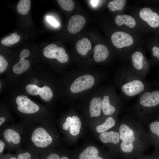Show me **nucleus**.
Masks as SVG:
<instances>
[{"label":"nucleus","instance_id":"nucleus-35","mask_svg":"<svg viewBox=\"0 0 159 159\" xmlns=\"http://www.w3.org/2000/svg\"><path fill=\"white\" fill-rule=\"evenodd\" d=\"M60 157L57 154L52 153L45 157L44 159H60Z\"/></svg>","mask_w":159,"mask_h":159},{"label":"nucleus","instance_id":"nucleus-28","mask_svg":"<svg viewBox=\"0 0 159 159\" xmlns=\"http://www.w3.org/2000/svg\"><path fill=\"white\" fill-rule=\"evenodd\" d=\"M58 3L61 7L63 9L70 11L74 7V4L72 0H58Z\"/></svg>","mask_w":159,"mask_h":159},{"label":"nucleus","instance_id":"nucleus-24","mask_svg":"<svg viewBox=\"0 0 159 159\" xmlns=\"http://www.w3.org/2000/svg\"><path fill=\"white\" fill-rule=\"evenodd\" d=\"M20 39V37L16 33L14 32L3 39L1 43L5 46H9L18 42Z\"/></svg>","mask_w":159,"mask_h":159},{"label":"nucleus","instance_id":"nucleus-2","mask_svg":"<svg viewBox=\"0 0 159 159\" xmlns=\"http://www.w3.org/2000/svg\"><path fill=\"white\" fill-rule=\"evenodd\" d=\"M31 140L33 144L39 148H45L50 145L53 139L46 129L43 127H38L33 131Z\"/></svg>","mask_w":159,"mask_h":159},{"label":"nucleus","instance_id":"nucleus-14","mask_svg":"<svg viewBox=\"0 0 159 159\" xmlns=\"http://www.w3.org/2000/svg\"><path fill=\"white\" fill-rule=\"evenodd\" d=\"M101 98L94 97L90 101L89 110L91 117H98L100 116L102 110Z\"/></svg>","mask_w":159,"mask_h":159},{"label":"nucleus","instance_id":"nucleus-4","mask_svg":"<svg viewBox=\"0 0 159 159\" xmlns=\"http://www.w3.org/2000/svg\"><path fill=\"white\" fill-rule=\"evenodd\" d=\"M95 83L93 77L90 74H85L77 78L71 85L70 90L73 93H77L90 89Z\"/></svg>","mask_w":159,"mask_h":159},{"label":"nucleus","instance_id":"nucleus-34","mask_svg":"<svg viewBox=\"0 0 159 159\" xmlns=\"http://www.w3.org/2000/svg\"><path fill=\"white\" fill-rule=\"evenodd\" d=\"M47 21L52 26H57L59 25L58 22L52 17L48 16L47 17Z\"/></svg>","mask_w":159,"mask_h":159},{"label":"nucleus","instance_id":"nucleus-31","mask_svg":"<svg viewBox=\"0 0 159 159\" xmlns=\"http://www.w3.org/2000/svg\"><path fill=\"white\" fill-rule=\"evenodd\" d=\"M32 155L29 152H23L19 153L17 156V159H31Z\"/></svg>","mask_w":159,"mask_h":159},{"label":"nucleus","instance_id":"nucleus-19","mask_svg":"<svg viewBox=\"0 0 159 159\" xmlns=\"http://www.w3.org/2000/svg\"><path fill=\"white\" fill-rule=\"evenodd\" d=\"M102 110L103 113L106 115H112L116 111L115 107L110 104L108 96L103 97L102 101Z\"/></svg>","mask_w":159,"mask_h":159},{"label":"nucleus","instance_id":"nucleus-26","mask_svg":"<svg viewBox=\"0 0 159 159\" xmlns=\"http://www.w3.org/2000/svg\"><path fill=\"white\" fill-rule=\"evenodd\" d=\"M126 2L125 0H114L109 3L107 6L112 11H115L116 10H121L123 9Z\"/></svg>","mask_w":159,"mask_h":159},{"label":"nucleus","instance_id":"nucleus-36","mask_svg":"<svg viewBox=\"0 0 159 159\" xmlns=\"http://www.w3.org/2000/svg\"><path fill=\"white\" fill-rule=\"evenodd\" d=\"M152 54L153 56L157 57L159 59V47L156 46H154L152 49Z\"/></svg>","mask_w":159,"mask_h":159},{"label":"nucleus","instance_id":"nucleus-32","mask_svg":"<svg viewBox=\"0 0 159 159\" xmlns=\"http://www.w3.org/2000/svg\"><path fill=\"white\" fill-rule=\"evenodd\" d=\"M72 121V117L70 116L66 118V121L63 124V129L65 130H67L71 125Z\"/></svg>","mask_w":159,"mask_h":159},{"label":"nucleus","instance_id":"nucleus-12","mask_svg":"<svg viewBox=\"0 0 159 159\" xmlns=\"http://www.w3.org/2000/svg\"><path fill=\"white\" fill-rule=\"evenodd\" d=\"M99 137L103 143L112 144L117 145L119 148L120 139L118 129L117 131L112 130L103 132L100 133Z\"/></svg>","mask_w":159,"mask_h":159},{"label":"nucleus","instance_id":"nucleus-43","mask_svg":"<svg viewBox=\"0 0 159 159\" xmlns=\"http://www.w3.org/2000/svg\"><path fill=\"white\" fill-rule=\"evenodd\" d=\"M158 150H159V148L158 150H156V151H158Z\"/></svg>","mask_w":159,"mask_h":159},{"label":"nucleus","instance_id":"nucleus-3","mask_svg":"<svg viewBox=\"0 0 159 159\" xmlns=\"http://www.w3.org/2000/svg\"><path fill=\"white\" fill-rule=\"evenodd\" d=\"M43 54L48 58L56 59L61 63L67 62L69 59L68 55L66 53L64 49L54 44H50L44 47Z\"/></svg>","mask_w":159,"mask_h":159},{"label":"nucleus","instance_id":"nucleus-40","mask_svg":"<svg viewBox=\"0 0 159 159\" xmlns=\"http://www.w3.org/2000/svg\"><path fill=\"white\" fill-rule=\"evenodd\" d=\"M60 159H69L68 157L66 156H63L60 157Z\"/></svg>","mask_w":159,"mask_h":159},{"label":"nucleus","instance_id":"nucleus-42","mask_svg":"<svg viewBox=\"0 0 159 159\" xmlns=\"http://www.w3.org/2000/svg\"><path fill=\"white\" fill-rule=\"evenodd\" d=\"M159 151V150H158V151ZM157 153L159 155V151L157 152Z\"/></svg>","mask_w":159,"mask_h":159},{"label":"nucleus","instance_id":"nucleus-23","mask_svg":"<svg viewBox=\"0 0 159 159\" xmlns=\"http://www.w3.org/2000/svg\"><path fill=\"white\" fill-rule=\"evenodd\" d=\"M72 118V123L69 128L70 133L73 136H76L80 132L81 127V122L80 119L77 116H74Z\"/></svg>","mask_w":159,"mask_h":159},{"label":"nucleus","instance_id":"nucleus-17","mask_svg":"<svg viewBox=\"0 0 159 159\" xmlns=\"http://www.w3.org/2000/svg\"><path fill=\"white\" fill-rule=\"evenodd\" d=\"M91 48V43L89 40L86 37L79 40L76 44L77 52L82 55H85Z\"/></svg>","mask_w":159,"mask_h":159},{"label":"nucleus","instance_id":"nucleus-39","mask_svg":"<svg viewBox=\"0 0 159 159\" xmlns=\"http://www.w3.org/2000/svg\"><path fill=\"white\" fill-rule=\"evenodd\" d=\"M98 1V0H91V2L92 6H95L96 5Z\"/></svg>","mask_w":159,"mask_h":159},{"label":"nucleus","instance_id":"nucleus-8","mask_svg":"<svg viewBox=\"0 0 159 159\" xmlns=\"http://www.w3.org/2000/svg\"><path fill=\"white\" fill-rule=\"evenodd\" d=\"M139 103L145 108H151L159 105V91L146 92L140 97Z\"/></svg>","mask_w":159,"mask_h":159},{"label":"nucleus","instance_id":"nucleus-16","mask_svg":"<svg viewBox=\"0 0 159 159\" xmlns=\"http://www.w3.org/2000/svg\"><path fill=\"white\" fill-rule=\"evenodd\" d=\"M115 21L119 26L124 24L131 28H134L136 24L134 19L130 16L126 14L117 15L115 18Z\"/></svg>","mask_w":159,"mask_h":159},{"label":"nucleus","instance_id":"nucleus-37","mask_svg":"<svg viewBox=\"0 0 159 159\" xmlns=\"http://www.w3.org/2000/svg\"><path fill=\"white\" fill-rule=\"evenodd\" d=\"M5 146V143L2 140H0V153L1 154L3 152Z\"/></svg>","mask_w":159,"mask_h":159},{"label":"nucleus","instance_id":"nucleus-41","mask_svg":"<svg viewBox=\"0 0 159 159\" xmlns=\"http://www.w3.org/2000/svg\"><path fill=\"white\" fill-rule=\"evenodd\" d=\"M9 159H17V158L15 157H11Z\"/></svg>","mask_w":159,"mask_h":159},{"label":"nucleus","instance_id":"nucleus-18","mask_svg":"<svg viewBox=\"0 0 159 159\" xmlns=\"http://www.w3.org/2000/svg\"><path fill=\"white\" fill-rule=\"evenodd\" d=\"M3 135L4 138L8 143L12 142L17 145L21 141V138L19 133L11 129H6L4 131Z\"/></svg>","mask_w":159,"mask_h":159},{"label":"nucleus","instance_id":"nucleus-29","mask_svg":"<svg viewBox=\"0 0 159 159\" xmlns=\"http://www.w3.org/2000/svg\"><path fill=\"white\" fill-rule=\"evenodd\" d=\"M40 89V87L34 84L29 85L26 88L27 92L29 94L33 96L39 95Z\"/></svg>","mask_w":159,"mask_h":159},{"label":"nucleus","instance_id":"nucleus-9","mask_svg":"<svg viewBox=\"0 0 159 159\" xmlns=\"http://www.w3.org/2000/svg\"><path fill=\"white\" fill-rule=\"evenodd\" d=\"M144 85L140 81L135 80L124 85L122 87L123 92L127 96L132 97L139 94L144 90Z\"/></svg>","mask_w":159,"mask_h":159},{"label":"nucleus","instance_id":"nucleus-15","mask_svg":"<svg viewBox=\"0 0 159 159\" xmlns=\"http://www.w3.org/2000/svg\"><path fill=\"white\" fill-rule=\"evenodd\" d=\"M97 149L93 146L85 148L80 155L79 159H103L98 156Z\"/></svg>","mask_w":159,"mask_h":159},{"label":"nucleus","instance_id":"nucleus-6","mask_svg":"<svg viewBox=\"0 0 159 159\" xmlns=\"http://www.w3.org/2000/svg\"><path fill=\"white\" fill-rule=\"evenodd\" d=\"M111 40L114 46L118 48L128 47L132 44L134 42L132 36L123 32H114L111 35Z\"/></svg>","mask_w":159,"mask_h":159},{"label":"nucleus","instance_id":"nucleus-20","mask_svg":"<svg viewBox=\"0 0 159 159\" xmlns=\"http://www.w3.org/2000/svg\"><path fill=\"white\" fill-rule=\"evenodd\" d=\"M116 124L115 120L112 117H107L103 123L97 126L96 130L98 132L101 133L114 127Z\"/></svg>","mask_w":159,"mask_h":159},{"label":"nucleus","instance_id":"nucleus-10","mask_svg":"<svg viewBox=\"0 0 159 159\" xmlns=\"http://www.w3.org/2000/svg\"><path fill=\"white\" fill-rule=\"evenodd\" d=\"M147 132L151 144L156 150L159 148V119L149 122L148 125Z\"/></svg>","mask_w":159,"mask_h":159},{"label":"nucleus","instance_id":"nucleus-5","mask_svg":"<svg viewBox=\"0 0 159 159\" xmlns=\"http://www.w3.org/2000/svg\"><path fill=\"white\" fill-rule=\"evenodd\" d=\"M18 106L17 110L20 112L26 114H31L37 112L39 109L38 105L24 95L18 96L16 99Z\"/></svg>","mask_w":159,"mask_h":159},{"label":"nucleus","instance_id":"nucleus-25","mask_svg":"<svg viewBox=\"0 0 159 159\" xmlns=\"http://www.w3.org/2000/svg\"><path fill=\"white\" fill-rule=\"evenodd\" d=\"M30 4V0H20L17 4V10L20 14L25 15L29 10Z\"/></svg>","mask_w":159,"mask_h":159},{"label":"nucleus","instance_id":"nucleus-33","mask_svg":"<svg viewBox=\"0 0 159 159\" xmlns=\"http://www.w3.org/2000/svg\"><path fill=\"white\" fill-rule=\"evenodd\" d=\"M30 54V52L27 49H25L23 50L21 52L19 57L20 59H24L29 57Z\"/></svg>","mask_w":159,"mask_h":159},{"label":"nucleus","instance_id":"nucleus-22","mask_svg":"<svg viewBox=\"0 0 159 159\" xmlns=\"http://www.w3.org/2000/svg\"><path fill=\"white\" fill-rule=\"evenodd\" d=\"M131 58L133 66L138 70L141 69L143 66V57L142 53L138 51L134 52Z\"/></svg>","mask_w":159,"mask_h":159},{"label":"nucleus","instance_id":"nucleus-13","mask_svg":"<svg viewBox=\"0 0 159 159\" xmlns=\"http://www.w3.org/2000/svg\"><path fill=\"white\" fill-rule=\"evenodd\" d=\"M109 52L107 47L102 44L95 45L94 49L93 58L97 62L104 61L108 57Z\"/></svg>","mask_w":159,"mask_h":159},{"label":"nucleus","instance_id":"nucleus-30","mask_svg":"<svg viewBox=\"0 0 159 159\" xmlns=\"http://www.w3.org/2000/svg\"><path fill=\"white\" fill-rule=\"evenodd\" d=\"M8 65L7 61L1 55H0V73L4 72L6 69Z\"/></svg>","mask_w":159,"mask_h":159},{"label":"nucleus","instance_id":"nucleus-1","mask_svg":"<svg viewBox=\"0 0 159 159\" xmlns=\"http://www.w3.org/2000/svg\"><path fill=\"white\" fill-rule=\"evenodd\" d=\"M118 129L120 139L119 149L122 153H139L151 144L143 124L138 120H123L119 124Z\"/></svg>","mask_w":159,"mask_h":159},{"label":"nucleus","instance_id":"nucleus-27","mask_svg":"<svg viewBox=\"0 0 159 159\" xmlns=\"http://www.w3.org/2000/svg\"><path fill=\"white\" fill-rule=\"evenodd\" d=\"M39 95L44 101L48 102L52 99L53 94L52 90L49 87L44 86L40 88Z\"/></svg>","mask_w":159,"mask_h":159},{"label":"nucleus","instance_id":"nucleus-7","mask_svg":"<svg viewBox=\"0 0 159 159\" xmlns=\"http://www.w3.org/2000/svg\"><path fill=\"white\" fill-rule=\"evenodd\" d=\"M140 18L152 27L159 26V15L148 7L142 8L139 12Z\"/></svg>","mask_w":159,"mask_h":159},{"label":"nucleus","instance_id":"nucleus-11","mask_svg":"<svg viewBox=\"0 0 159 159\" xmlns=\"http://www.w3.org/2000/svg\"><path fill=\"white\" fill-rule=\"evenodd\" d=\"M86 20L82 16L75 15L70 18L67 25V30L70 33L74 34L80 32L84 26Z\"/></svg>","mask_w":159,"mask_h":159},{"label":"nucleus","instance_id":"nucleus-38","mask_svg":"<svg viewBox=\"0 0 159 159\" xmlns=\"http://www.w3.org/2000/svg\"><path fill=\"white\" fill-rule=\"evenodd\" d=\"M6 120V118L4 117H0V126L5 122Z\"/></svg>","mask_w":159,"mask_h":159},{"label":"nucleus","instance_id":"nucleus-21","mask_svg":"<svg viewBox=\"0 0 159 159\" xmlns=\"http://www.w3.org/2000/svg\"><path fill=\"white\" fill-rule=\"evenodd\" d=\"M29 66L30 63L28 60L20 59L19 61L13 67V70L16 74H21L26 70Z\"/></svg>","mask_w":159,"mask_h":159}]
</instances>
